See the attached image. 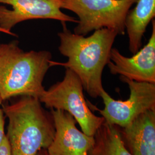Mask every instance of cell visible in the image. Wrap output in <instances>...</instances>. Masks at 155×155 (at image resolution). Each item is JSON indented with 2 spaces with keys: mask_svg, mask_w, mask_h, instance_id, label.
Listing matches in <instances>:
<instances>
[{
  "mask_svg": "<svg viewBox=\"0 0 155 155\" xmlns=\"http://www.w3.org/2000/svg\"><path fill=\"white\" fill-rule=\"evenodd\" d=\"M0 155H12L9 144L6 136L0 147Z\"/></svg>",
  "mask_w": 155,
  "mask_h": 155,
  "instance_id": "14",
  "label": "cell"
},
{
  "mask_svg": "<svg viewBox=\"0 0 155 155\" xmlns=\"http://www.w3.org/2000/svg\"><path fill=\"white\" fill-rule=\"evenodd\" d=\"M120 79L129 87V98L114 100L104 90L100 97L105 107L98 110L106 122L124 127L144 112L155 110V83L136 82L121 76Z\"/></svg>",
  "mask_w": 155,
  "mask_h": 155,
  "instance_id": "6",
  "label": "cell"
},
{
  "mask_svg": "<svg viewBox=\"0 0 155 155\" xmlns=\"http://www.w3.org/2000/svg\"><path fill=\"white\" fill-rule=\"evenodd\" d=\"M8 118L6 134L12 155H37L47 150L55 136L51 115L43 108L39 98L21 96L10 105L3 106Z\"/></svg>",
  "mask_w": 155,
  "mask_h": 155,
  "instance_id": "3",
  "label": "cell"
},
{
  "mask_svg": "<svg viewBox=\"0 0 155 155\" xmlns=\"http://www.w3.org/2000/svg\"><path fill=\"white\" fill-rule=\"evenodd\" d=\"M55 136L47 148L49 155H87L93 146L94 136L80 131L74 117L65 111L51 109Z\"/></svg>",
  "mask_w": 155,
  "mask_h": 155,
  "instance_id": "9",
  "label": "cell"
},
{
  "mask_svg": "<svg viewBox=\"0 0 155 155\" xmlns=\"http://www.w3.org/2000/svg\"><path fill=\"white\" fill-rule=\"evenodd\" d=\"M149 41L132 57L122 55L112 48L107 66L111 74H119L128 79L140 82L155 83V21Z\"/></svg>",
  "mask_w": 155,
  "mask_h": 155,
  "instance_id": "8",
  "label": "cell"
},
{
  "mask_svg": "<svg viewBox=\"0 0 155 155\" xmlns=\"http://www.w3.org/2000/svg\"><path fill=\"white\" fill-rule=\"evenodd\" d=\"M137 0H65L62 9L74 13L79 18L74 33L85 36L101 28L125 32V20Z\"/></svg>",
  "mask_w": 155,
  "mask_h": 155,
  "instance_id": "5",
  "label": "cell"
},
{
  "mask_svg": "<svg viewBox=\"0 0 155 155\" xmlns=\"http://www.w3.org/2000/svg\"><path fill=\"white\" fill-rule=\"evenodd\" d=\"M94 137L93 146L87 155H132L125 147L116 125L105 121Z\"/></svg>",
  "mask_w": 155,
  "mask_h": 155,
  "instance_id": "12",
  "label": "cell"
},
{
  "mask_svg": "<svg viewBox=\"0 0 155 155\" xmlns=\"http://www.w3.org/2000/svg\"><path fill=\"white\" fill-rule=\"evenodd\" d=\"M125 20L129 40V50L133 54L141 49L147 26L155 17V0H137Z\"/></svg>",
  "mask_w": 155,
  "mask_h": 155,
  "instance_id": "11",
  "label": "cell"
},
{
  "mask_svg": "<svg viewBox=\"0 0 155 155\" xmlns=\"http://www.w3.org/2000/svg\"><path fill=\"white\" fill-rule=\"evenodd\" d=\"M39 100L51 109L68 113L80 125L83 133L90 136H94L105 122L102 117L95 115L90 109L83 94L82 84L70 69L66 68L63 79L45 90Z\"/></svg>",
  "mask_w": 155,
  "mask_h": 155,
  "instance_id": "4",
  "label": "cell"
},
{
  "mask_svg": "<svg viewBox=\"0 0 155 155\" xmlns=\"http://www.w3.org/2000/svg\"><path fill=\"white\" fill-rule=\"evenodd\" d=\"M0 32H3V33H6L8 35H12V36H17L14 33H13L12 32H8L7 31H6L5 29H3L2 28H1L0 27Z\"/></svg>",
  "mask_w": 155,
  "mask_h": 155,
  "instance_id": "15",
  "label": "cell"
},
{
  "mask_svg": "<svg viewBox=\"0 0 155 155\" xmlns=\"http://www.w3.org/2000/svg\"><path fill=\"white\" fill-rule=\"evenodd\" d=\"M2 102H3V101H2V100L1 97V95H0V106L1 105V104H2Z\"/></svg>",
  "mask_w": 155,
  "mask_h": 155,
  "instance_id": "17",
  "label": "cell"
},
{
  "mask_svg": "<svg viewBox=\"0 0 155 155\" xmlns=\"http://www.w3.org/2000/svg\"><path fill=\"white\" fill-rule=\"evenodd\" d=\"M47 51L21 50L17 41L0 44V95L2 101L17 96L39 98L46 73L52 66Z\"/></svg>",
  "mask_w": 155,
  "mask_h": 155,
  "instance_id": "2",
  "label": "cell"
},
{
  "mask_svg": "<svg viewBox=\"0 0 155 155\" xmlns=\"http://www.w3.org/2000/svg\"><path fill=\"white\" fill-rule=\"evenodd\" d=\"M63 30L58 33L59 51L68 58L67 62L56 63L70 69L79 78L83 89L96 98L104 90L102 73L110 61L112 46L118 33L107 28L94 31L89 37L72 33L63 25Z\"/></svg>",
  "mask_w": 155,
  "mask_h": 155,
  "instance_id": "1",
  "label": "cell"
},
{
  "mask_svg": "<svg viewBox=\"0 0 155 155\" xmlns=\"http://www.w3.org/2000/svg\"><path fill=\"white\" fill-rule=\"evenodd\" d=\"M122 142L132 155H155V110L144 112L119 127Z\"/></svg>",
  "mask_w": 155,
  "mask_h": 155,
  "instance_id": "10",
  "label": "cell"
},
{
  "mask_svg": "<svg viewBox=\"0 0 155 155\" xmlns=\"http://www.w3.org/2000/svg\"><path fill=\"white\" fill-rule=\"evenodd\" d=\"M65 0H0L1 4L11 6L8 9L0 6V27L12 32L20 22L34 19H52L62 25L67 22L78 23V20L61 11Z\"/></svg>",
  "mask_w": 155,
  "mask_h": 155,
  "instance_id": "7",
  "label": "cell"
},
{
  "mask_svg": "<svg viewBox=\"0 0 155 155\" xmlns=\"http://www.w3.org/2000/svg\"><path fill=\"white\" fill-rule=\"evenodd\" d=\"M37 155H49L47 150H40Z\"/></svg>",
  "mask_w": 155,
  "mask_h": 155,
  "instance_id": "16",
  "label": "cell"
},
{
  "mask_svg": "<svg viewBox=\"0 0 155 155\" xmlns=\"http://www.w3.org/2000/svg\"><path fill=\"white\" fill-rule=\"evenodd\" d=\"M6 137L5 133V118L2 109L0 107V147Z\"/></svg>",
  "mask_w": 155,
  "mask_h": 155,
  "instance_id": "13",
  "label": "cell"
}]
</instances>
